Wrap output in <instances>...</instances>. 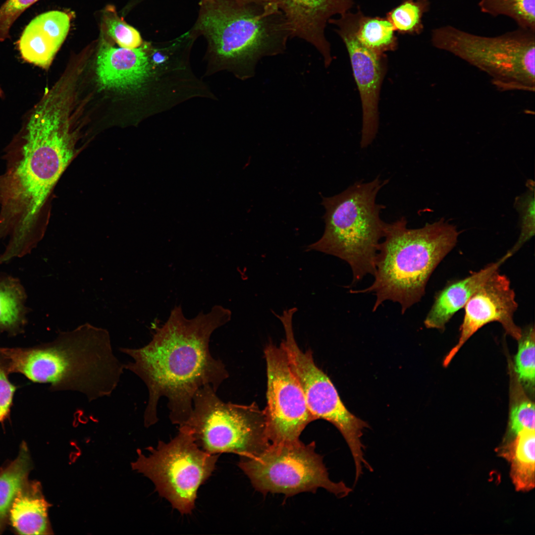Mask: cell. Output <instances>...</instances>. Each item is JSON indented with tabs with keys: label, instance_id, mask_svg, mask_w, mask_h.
<instances>
[{
	"label": "cell",
	"instance_id": "obj_3",
	"mask_svg": "<svg viewBox=\"0 0 535 535\" xmlns=\"http://www.w3.org/2000/svg\"><path fill=\"white\" fill-rule=\"evenodd\" d=\"M68 114L52 106L31 109L19 134V159L6 178V198L19 213V230L29 234L53 187L76 153Z\"/></svg>",
	"mask_w": 535,
	"mask_h": 535
},
{
	"label": "cell",
	"instance_id": "obj_16",
	"mask_svg": "<svg viewBox=\"0 0 535 535\" xmlns=\"http://www.w3.org/2000/svg\"><path fill=\"white\" fill-rule=\"evenodd\" d=\"M147 46L133 49L116 48L103 38L100 46L96 71L104 88L122 91H137L156 77L155 66L166 64L150 58Z\"/></svg>",
	"mask_w": 535,
	"mask_h": 535
},
{
	"label": "cell",
	"instance_id": "obj_5",
	"mask_svg": "<svg viewBox=\"0 0 535 535\" xmlns=\"http://www.w3.org/2000/svg\"><path fill=\"white\" fill-rule=\"evenodd\" d=\"M195 29L242 79L254 76L263 57L284 53L291 39L290 27L277 6L254 0H202Z\"/></svg>",
	"mask_w": 535,
	"mask_h": 535
},
{
	"label": "cell",
	"instance_id": "obj_10",
	"mask_svg": "<svg viewBox=\"0 0 535 535\" xmlns=\"http://www.w3.org/2000/svg\"><path fill=\"white\" fill-rule=\"evenodd\" d=\"M238 466L254 487L264 493L291 496L322 487L341 498L352 491L343 482L330 480L314 442L270 443L256 456L242 457Z\"/></svg>",
	"mask_w": 535,
	"mask_h": 535
},
{
	"label": "cell",
	"instance_id": "obj_6",
	"mask_svg": "<svg viewBox=\"0 0 535 535\" xmlns=\"http://www.w3.org/2000/svg\"><path fill=\"white\" fill-rule=\"evenodd\" d=\"M388 181L378 176L370 182H356L337 195L323 197L324 231L307 250L346 262L352 273L348 287L374 274L376 254L387 225L380 214L385 206L376 203V196Z\"/></svg>",
	"mask_w": 535,
	"mask_h": 535
},
{
	"label": "cell",
	"instance_id": "obj_21",
	"mask_svg": "<svg viewBox=\"0 0 535 535\" xmlns=\"http://www.w3.org/2000/svg\"><path fill=\"white\" fill-rule=\"evenodd\" d=\"M535 430L524 429L501 452L510 462V476L517 490L527 491L535 487Z\"/></svg>",
	"mask_w": 535,
	"mask_h": 535
},
{
	"label": "cell",
	"instance_id": "obj_31",
	"mask_svg": "<svg viewBox=\"0 0 535 535\" xmlns=\"http://www.w3.org/2000/svg\"><path fill=\"white\" fill-rule=\"evenodd\" d=\"M9 373L0 347V423L9 416L16 387L8 378Z\"/></svg>",
	"mask_w": 535,
	"mask_h": 535
},
{
	"label": "cell",
	"instance_id": "obj_4",
	"mask_svg": "<svg viewBox=\"0 0 535 535\" xmlns=\"http://www.w3.org/2000/svg\"><path fill=\"white\" fill-rule=\"evenodd\" d=\"M403 216L387 223L376 254L374 279L369 287L351 293H374L375 311L387 300L398 303L404 314L420 302L437 266L456 246L460 232L441 218L419 228L407 227Z\"/></svg>",
	"mask_w": 535,
	"mask_h": 535
},
{
	"label": "cell",
	"instance_id": "obj_9",
	"mask_svg": "<svg viewBox=\"0 0 535 535\" xmlns=\"http://www.w3.org/2000/svg\"><path fill=\"white\" fill-rule=\"evenodd\" d=\"M148 456L140 449L131 463L132 470L154 483L159 494L181 514H190L195 507L199 487L211 476L220 454H210L196 443L190 429L179 427L169 442L159 441L156 448L149 447Z\"/></svg>",
	"mask_w": 535,
	"mask_h": 535
},
{
	"label": "cell",
	"instance_id": "obj_26",
	"mask_svg": "<svg viewBox=\"0 0 535 535\" xmlns=\"http://www.w3.org/2000/svg\"><path fill=\"white\" fill-rule=\"evenodd\" d=\"M511 380L509 429L516 435L524 429L535 430V405L526 396L516 373Z\"/></svg>",
	"mask_w": 535,
	"mask_h": 535
},
{
	"label": "cell",
	"instance_id": "obj_20",
	"mask_svg": "<svg viewBox=\"0 0 535 535\" xmlns=\"http://www.w3.org/2000/svg\"><path fill=\"white\" fill-rule=\"evenodd\" d=\"M27 298L18 278L7 274L0 276V334L15 336L24 331L29 312Z\"/></svg>",
	"mask_w": 535,
	"mask_h": 535
},
{
	"label": "cell",
	"instance_id": "obj_1",
	"mask_svg": "<svg viewBox=\"0 0 535 535\" xmlns=\"http://www.w3.org/2000/svg\"><path fill=\"white\" fill-rule=\"evenodd\" d=\"M231 311L214 305L207 313L187 318L180 306H175L166 321L155 330L152 340L139 348H121L133 362L124 369L136 374L149 392L144 412L146 427L158 421L159 399L168 400L169 417L173 424L183 425L193 409L195 393L204 385L216 392L228 373L222 362L214 358L209 349L213 332L230 321Z\"/></svg>",
	"mask_w": 535,
	"mask_h": 535
},
{
	"label": "cell",
	"instance_id": "obj_33",
	"mask_svg": "<svg viewBox=\"0 0 535 535\" xmlns=\"http://www.w3.org/2000/svg\"><path fill=\"white\" fill-rule=\"evenodd\" d=\"M4 97V92H3V90H2L0 86V98H1V99H3Z\"/></svg>",
	"mask_w": 535,
	"mask_h": 535
},
{
	"label": "cell",
	"instance_id": "obj_27",
	"mask_svg": "<svg viewBox=\"0 0 535 535\" xmlns=\"http://www.w3.org/2000/svg\"><path fill=\"white\" fill-rule=\"evenodd\" d=\"M526 192L515 198L514 206L520 221V234L517 242L507 252L512 256L535 235V183L529 179Z\"/></svg>",
	"mask_w": 535,
	"mask_h": 535
},
{
	"label": "cell",
	"instance_id": "obj_14",
	"mask_svg": "<svg viewBox=\"0 0 535 535\" xmlns=\"http://www.w3.org/2000/svg\"><path fill=\"white\" fill-rule=\"evenodd\" d=\"M460 328L458 343L443 361L447 366L464 343L479 329L491 322L500 323L506 332L518 340L522 329L514 322L518 304L509 278L498 270L493 273L468 300Z\"/></svg>",
	"mask_w": 535,
	"mask_h": 535
},
{
	"label": "cell",
	"instance_id": "obj_11",
	"mask_svg": "<svg viewBox=\"0 0 535 535\" xmlns=\"http://www.w3.org/2000/svg\"><path fill=\"white\" fill-rule=\"evenodd\" d=\"M293 315L292 311L285 310L277 317L285 332L280 345L303 390L308 408L315 420H326L339 430L354 462L360 463L365 459L361 437L363 430L369 425L347 409L330 378L315 364L311 351L303 352L299 348L293 329Z\"/></svg>",
	"mask_w": 535,
	"mask_h": 535
},
{
	"label": "cell",
	"instance_id": "obj_8",
	"mask_svg": "<svg viewBox=\"0 0 535 535\" xmlns=\"http://www.w3.org/2000/svg\"><path fill=\"white\" fill-rule=\"evenodd\" d=\"M216 392L210 385L199 388L192 412L182 425L190 429L198 446L210 454L233 453L245 457L265 450L270 442L264 409L254 402H224Z\"/></svg>",
	"mask_w": 535,
	"mask_h": 535
},
{
	"label": "cell",
	"instance_id": "obj_7",
	"mask_svg": "<svg viewBox=\"0 0 535 535\" xmlns=\"http://www.w3.org/2000/svg\"><path fill=\"white\" fill-rule=\"evenodd\" d=\"M431 41L486 73L499 91H535V31L519 28L485 37L446 25L433 30Z\"/></svg>",
	"mask_w": 535,
	"mask_h": 535
},
{
	"label": "cell",
	"instance_id": "obj_17",
	"mask_svg": "<svg viewBox=\"0 0 535 535\" xmlns=\"http://www.w3.org/2000/svg\"><path fill=\"white\" fill-rule=\"evenodd\" d=\"M70 22L67 13L58 10L35 17L26 26L18 41L23 59L48 69L68 34Z\"/></svg>",
	"mask_w": 535,
	"mask_h": 535
},
{
	"label": "cell",
	"instance_id": "obj_15",
	"mask_svg": "<svg viewBox=\"0 0 535 535\" xmlns=\"http://www.w3.org/2000/svg\"><path fill=\"white\" fill-rule=\"evenodd\" d=\"M275 5L283 14L291 30V38H298L313 46L321 54L326 67L332 61L330 45L325 28L328 20L341 15L353 5V0H254Z\"/></svg>",
	"mask_w": 535,
	"mask_h": 535
},
{
	"label": "cell",
	"instance_id": "obj_13",
	"mask_svg": "<svg viewBox=\"0 0 535 535\" xmlns=\"http://www.w3.org/2000/svg\"><path fill=\"white\" fill-rule=\"evenodd\" d=\"M362 12L349 11L328 23L335 25V31L344 43L350 58L363 107V128L361 147L366 148L374 139L378 126V101L382 78L381 56L365 47L357 36Z\"/></svg>",
	"mask_w": 535,
	"mask_h": 535
},
{
	"label": "cell",
	"instance_id": "obj_22",
	"mask_svg": "<svg viewBox=\"0 0 535 535\" xmlns=\"http://www.w3.org/2000/svg\"><path fill=\"white\" fill-rule=\"evenodd\" d=\"M32 466L29 449L23 441L17 457L0 471V534L8 524L10 507L19 491L28 481Z\"/></svg>",
	"mask_w": 535,
	"mask_h": 535
},
{
	"label": "cell",
	"instance_id": "obj_32",
	"mask_svg": "<svg viewBox=\"0 0 535 535\" xmlns=\"http://www.w3.org/2000/svg\"><path fill=\"white\" fill-rule=\"evenodd\" d=\"M4 188V178H0V198L3 197Z\"/></svg>",
	"mask_w": 535,
	"mask_h": 535
},
{
	"label": "cell",
	"instance_id": "obj_24",
	"mask_svg": "<svg viewBox=\"0 0 535 535\" xmlns=\"http://www.w3.org/2000/svg\"><path fill=\"white\" fill-rule=\"evenodd\" d=\"M478 5L484 13L509 17L519 28L535 31V0H480Z\"/></svg>",
	"mask_w": 535,
	"mask_h": 535
},
{
	"label": "cell",
	"instance_id": "obj_29",
	"mask_svg": "<svg viewBox=\"0 0 535 535\" xmlns=\"http://www.w3.org/2000/svg\"><path fill=\"white\" fill-rule=\"evenodd\" d=\"M103 21L107 34L120 48L133 49L141 46L142 40L139 32L120 19L114 8L110 6L106 9Z\"/></svg>",
	"mask_w": 535,
	"mask_h": 535
},
{
	"label": "cell",
	"instance_id": "obj_18",
	"mask_svg": "<svg viewBox=\"0 0 535 535\" xmlns=\"http://www.w3.org/2000/svg\"><path fill=\"white\" fill-rule=\"evenodd\" d=\"M511 257L507 253L497 262L463 279L450 283L439 291L424 320L426 327L443 330L454 314L465 307L481 285Z\"/></svg>",
	"mask_w": 535,
	"mask_h": 535
},
{
	"label": "cell",
	"instance_id": "obj_28",
	"mask_svg": "<svg viewBox=\"0 0 535 535\" xmlns=\"http://www.w3.org/2000/svg\"><path fill=\"white\" fill-rule=\"evenodd\" d=\"M518 349L515 356V371L519 379L533 385L535 374V336L534 326L529 325L518 340Z\"/></svg>",
	"mask_w": 535,
	"mask_h": 535
},
{
	"label": "cell",
	"instance_id": "obj_30",
	"mask_svg": "<svg viewBox=\"0 0 535 535\" xmlns=\"http://www.w3.org/2000/svg\"><path fill=\"white\" fill-rule=\"evenodd\" d=\"M39 0H6L0 7V42L9 38L10 29L17 19Z\"/></svg>",
	"mask_w": 535,
	"mask_h": 535
},
{
	"label": "cell",
	"instance_id": "obj_25",
	"mask_svg": "<svg viewBox=\"0 0 535 535\" xmlns=\"http://www.w3.org/2000/svg\"><path fill=\"white\" fill-rule=\"evenodd\" d=\"M429 7V0H405L388 12L386 18L399 33L419 34L424 29L422 17Z\"/></svg>",
	"mask_w": 535,
	"mask_h": 535
},
{
	"label": "cell",
	"instance_id": "obj_12",
	"mask_svg": "<svg viewBox=\"0 0 535 535\" xmlns=\"http://www.w3.org/2000/svg\"><path fill=\"white\" fill-rule=\"evenodd\" d=\"M267 373V405L264 409L270 443H294L315 420L303 390L281 345L269 343L265 349Z\"/></svg>",
	"mask_w": 535,
	"mask_h": 535
},
{
	"label": "cell",
	"instance_id": "obj_2",
	"mask_svg": "<svg viewBox=\"0 0 535 535\" xmlns=\"http://www.w3.org/2000/svg\"><path fill=\"white\" fill-rule=\"evenodd\" d=\"M3 353L10 374L49 383L52 391L82 393L90 402L109 396L124 370L113 353L108 331L88 323L60 332L52 342L6 347Z\"/></svg>",
	"mask_w": 535,
	"mask_h": 535
},
{
	"label": "cell",
	"instance_id": "obj_23",
	"mask_svg": "<svg viewBox=\"0 0 535 535\" xmlns=\"http://www.w3.org/2000/svg\"><path fill=\"white\" fill-rule=\"evenodd\" d=\"M390 22L386 18L370 17L361 13L357 30L359 41L378 55L395 50L397 39Z\"/></svg>",
	"mask_w": 535,
	"mask_h": 535
},
{
	"label": "cell",
	"instance_id": "obj_19",
	"mask_svg": "<svg viewBox=\"0 0 535 535\" xmlns=\"http://www.w3.org/2000/svg\"><path fill=\"white\" fill-rule=\"evenodd\" d=\"M52 505L36 481H28L19 491L9 509L8 523L19 535L53 534L48 511Z\"/></svg>",
	"mask_w": 535,
	"mask_h": 535
}]
</instances>
